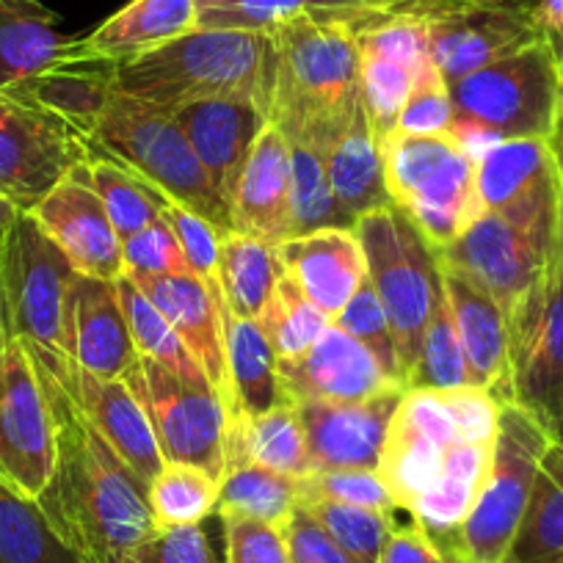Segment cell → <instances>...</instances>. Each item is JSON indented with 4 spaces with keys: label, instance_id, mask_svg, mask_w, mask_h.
Here are the masks:
<instances>
[{
    "label": "cell",
    "instance_id": "obj_1",
    "mask_svg": "<svg viewBox=\"0 0 563 563\" xmlns=\"http://www.w3.org/2000/svg\"><path fill=\"white\" fill-rule=\"evenodd\" d=\"M500 400L486 389H406L389 422L382 473L395 508L434 539L456 533L492 470Z\"/></svg>",
    "mask_w": 563,
    "mask_h": 563
},
{
    "label": "cell",
    "instance_id": "obj_2",
    "mask_svg": "<svg viewBox=\"0 0 563 563\" xmlns=\"http://www.w3.org/2000/svg\"><path fill=\"white\" fill-rule=\"evenodd\" d=\"M34 362V360H31ZM56 434L51 484L36 503L80 563H122L153 536L147 484L119 459L62 382L34 362Z\"/></svg>",
    "mask_w": 563,
    "mask_h": 563
},
{
    "label": "cell",
    "instance_id": "obj_3",
    "mask_svg": "<svg viewBox=\"0 0 563 563\" xmlns=\"http://www.w3.org/2000/svg\"><path fill=\"white\" fill-rule=\"evenodd\" d=\"M276 47L268 122L323 153L360 102V45L340 20L305 9L271 31Z\"/></svg>",
    "mask_w": 563,
    "mask_h": 563
},
{
    "label": "cell",
    "instance_id": "obj_4",
    "mask_svg": "<svg viewBox=\"0 0 563 563\" xmlns=\"http://www.w3.org/2000/svg\"><path fill=\"white\" fill-rule=\"evenodd\" d=\"M276 47L265 31L194 29L191 34L117 64L113 89L164 111L219 95H249L268 111Z\"/></svg>",
    "mask_w": 563,
    "mask_h": 563
},
{
    "label": "cell",
    "instance_id": "obj_5",
    "mask_svg": "<svg viewBox=\"0 0 563 563\" xmlns=\"http://www.w3.org/2000/svg\"><path fill=\"white\" fill-rule=\"evenodd\" d=\"M453 135L481 158L497 141L550 139L563 108V64L539 40L451 86Z\"/></svg>",
    "mask_w": 563,
    "mask_h": 563
},
{
    "label": "cell",
    "instance_id": "obj_6",
    "mask_svg": "<svg viewBox=\"0 0 563 563\" xmlns=\"http://www.w3.org/2000/svg\"><path fill=\"white\" fill-rule=\"evenodd\" d=\"M86 147L89 153L111 155L166 199L208 219L216 230L232 232L230 208L199 164L177 119L164 108L113 91Z\"/></svg>",
    "mask_w": 563,
    "mask_h": 563
},
{
    "label": "cell",
    "instance_id": "obj_7",
    "mask_svg": "<svg viewBox=\"0 0 563 563\" xmlns=\"http://www.w3.org/2000/svg\"><path fill=\"white\" fill-rule=\"evenodd\" d=\"M354 235L365 252L367 279L393 329L404 382H409L431 318L445 301L440 252L398 205L356 219Z\"/></svg>",
    "mask_w": 563,
    "mask_h": 563
},
{
    "label": "cell",
    "instance_id": "obj_8",
    "mask_svg": "<svg viewBox=\"0 0 563 563\" xmlns=\"http://www.w3.org/2000/svg\"><path fill=\"white\" fill-rule=\"evenodd\" d=\"M382 147L389 199L437 249L456 241L484 213L478 158L456 135L389 133Z\"/></svg>",
    "mask_w": 563,
    "mask_h": 563
},
{
    "label": "cell",
    "instance_id": "obj_9",
    "mask_svg": "<svg viewBox=\"0 0 563 563\" xmlns=\"http://www.w3.org/2000/svg\"><path fill=\"white\" fill-rule=\"evenodd\" d=\"M552 434L525 406H500L495 456L473 511L456 533L437 539L445 552L462 563H503L511 558L514 539L522 525L536 473Z\"/></svg>",
    "mask_w": 563,
    "mask_h": 563
},
{
    "label": "cell",
    "instance_id": "obj_10",
    "mask_svg": "<svg viewBox=\"0 0 563 563\" xmlns=\"http://www.w3.org/2000/svg\"><path fill=\"white\" fill-rule=\"evenodd\" d=\"M78 271L31 213L0 243V288L12 338L25 349L67 354L69 290Z\"/></svg>",
    "mask_w": 563,
    "mask_h": 563
},
{
    "label": "cell",
    "instance_id": "obj_11",
    "mask_svg": "<svg viewBox=\"0 0 563 563\" xmlns=\"http://www.w3.org/2000/svg\"><path fill=\"white\" fill-rule=\"evenodd\" d=\"M124 384L144 406L164 462L202 467L221 484L227 470V409L213 384H188L150 356L135 360Z\"/></svg>",
    "mask_w": 563,
    "mask_h": 563
},
{
    "label": "cell",
    "instance_id": "obj_12",
    "mask_svg": "<svg viewBox=\"0 0 563 563\" xmlns=\"http://www.w3.org/2000/svg\"><path fill=\"white\" fill-rule=\"evenodd\" d=\"M514 404L533 411L563 440V227L533 290L508 321Z\"/></svg>",
    "mask_w": 563,
    "mask_h": 563
},
{
    "label": "cell",
    "instance_id": "obj_13",
    "mask_svg": "<svg viewBox=\"0 0 563 563\" xmlns=\"http://www.w3.org/2000/svg\"><path fill=\"white\" fill-rule=\"evenodd\" d=\"M86 158L89 147L69 124L0 91V199L31 213Z\"/></svg>",
    "mask_w": 563,
    "mask_h": 563
},
{
    "label": "cell",
    "instance_id": "obj_14",
    "mask_svg": "<svg viewBox=\"0 0 563 563\" xmlns=\"http://www.w3.org/2000/svg\"><path fill=\"white\" fill-rule=\"evenodd\" d=\"M53 464L51 404L29 351L12 340L0 360V481L36 500L51 484Z\"/></svg>",
    "mask_w": 563,
    "mask_h": 563
},
{
    "label": "cell",
    "instance_id": "obj_15",
    "mask_svg": "<svg viewBox=\"0 0 563 563\" xmlns=\"http://www.w3.org/2000/svg\"><path fill=\"white\" fill-rule=\"evenodd\" d=\"M481 210L503 216L533 235L555 241L563 227V194L544 139L497 141L478 158Z\"/></svg>",
    "mask_w": 563,
    "mask_h": 563
},
{
    "label": "cell",
    "instance_id": "obj_16",
    "mask_svg": "<svg viewBox=\"0 0 563 563\" xmlns=\"http://www.w3.org/2000/svg\"><path fill=\"white\" fill-rule=\"evenodd\" d=\"M429 23L431 58L448 86L541 40L533 7L519 3H440L420 12Z\"/></svg>",
    "mask_w": 563,
    "mask_h": 563
},
{
    "label": "cell",
    "instance_id": "obj_17",
    "mask_svg": "<svg viewBox=\"0 0 563 563\" xmlns=\"http://www.w3.org/2000/svg\"><path fill=\"white\" fill-rule=\"evenodd\" d=\"M345 25L356 34L362 100L373 130L384 144L398 124L406 97L411 95L422 73L434 64L429 23L422 14H387Z\"/></svg>",
    "mask_w": 563,
    "mask_h": 563
},
{
    "label": "cell",
    "instance_id": "obj_18",
    "mask_svg": "<svg viewBox=\"0 0 563 563\" xmlns=\"http://www.w3.org/2000/svg\"><path fill=\"white\" fill-rule=\"evenodd\" d=\"M558 238L547 241V238L511 224L503 216L484 210L456 241L437 252H440L442 263L473 276L500 305L506 321H511L525 296L544 274L558 246Z\"/></svg>",
    "mask_w": 563,
    "mask_h": 563
},
{
    "label": "cell",
    "instance_id": "obj_19",
    "mask_svg": "<svg viewBox=\"0 0 563 563\" xmlns=\"http://www.w3.org/2000/svg\"><path fill=\"white\" fill-rule=\"evenodd\" d=\"M25 349V345H23ZM29 356L40 365H45L58 382L67 387L75 404L84 409L91 426L108 440V445L119 453L124 464L139 475L144 484H153L164 470V453L153 434L150 417L133 389L124 384V378H102L95 373L75 365L67 354H51V351L25 349Z\"/></svg>",
    "mask_w": 563,
    "mask_h": 563
},
{
    "label": "cell",
    "instance_id": "obj_20",
    "mask_svg": "<svg viewBox=\"0 0 563 563\" xmlns=\"http://www.w3.org/2000/svg\"><path fill=\"white\" fill-rule=\"evenodd\" d=\"M285 400H334L360 404L393 389H406L389 376L376 356L343 329L332 327L294 360H276Z\"/></svg>",
    "mask_w": 563,
    "mask_h": 563
},
{
    "label": "cell",
    "instance_id": "obj_21",
    "mask_svg": "<svg viewBox=\"0 0 563 563\" xmlns=\"http://www.w3.org/2000/svg\"><path fill=\"white\" fill-rule=\"evenodd\" d=\"M78 166L31 210V216L67 254L78 274L117 282L124 274L122 241L106 205Z\"/></svg>",
    "mask_w": 563,
    "mask_h": 563
},
{
    "label": "cell",
    "instance_id": "obj_22",
    "mask_svg": "<svg viewBox=\"0 0 563 563\" xmlns=\"http://www.w3.org/2000/svg\"><path fill=\"white\" fill-rule=\"evenodd\" d=\"M406 389H393L360 404L299 400L310 467L318 470H378L389 422Z\"/></svg>",
    "mask_w": 563,
    "mask_h": 563
},
{
    "label": "cell",
    "instance_id": "obj_23",
    "mask_svg": "<svg viewBox=\"0 0 563 563\" xmlns=\"http://www.w3.org/2000/svg\"><path fill=\"white\" fill-rule=\"evenodd\" d=\"M172 117L230 208L254 141L268 124V111L249 95H219L188 102Z\"/></svg>",
    "mask_w": 563,
    "mask_h": 563
},
{
    "label": "cell",
    "instance_id": "obj_24",
    "mask_svg": "<svg viewBox=\"0 0 563 563\" xmlns=\"http://www.w3.org/2000/svg\"><path fill=\"white\" fill-rule=\"evenodd\" d=\"M128 274V271H124ZM155 307L166 316L177 338L186 343L194 360L202 365L205 376L210 378L227 409V420L235 415V398H232L230 367H227L224 332H221V312L216 301L213 285L199 279L197 274H128Z\"/></svg>",
    "mask_w": 563,
    "mask_h": 563
},
{
    "label": "cell",
    "instance_id": "obj_25",
    "mask_svg": "<svg viewBox=\"0 0 563 563\" xmlns=\"http://www.w3.org/2000/svg\"><path fill=\"white\" fill-rule=\"evenodd\" d=\"M442 288L448 310L467 360L473 387L486 389L500 404L514 400L511 387V332L500 305L473 276L442 263Z\"/></svg>",
    "mask_w": 563,
    "mask_h": 563
},
{
    "label": "cell",
    "instance_id": "obj_26",
    "mask_svg": "<svg viewBox=\"0 0 563 563\" xmlns=\"http://www.w3.org/2000/svg\"><path fill=\"white\" fill-rule=\"evenodd\" d=\"M232 230L274 246L294 238V177L290 144L276 124H265L254 141L235 199L230 205Z\"/></svg>",
    "mask_w": 563,
    "mask_h": 563
},
{
    "label": "cell",
    "instance_id": "obj_27",
    "mask_svg": "<svg viewBox=\"0 0 563 563\" xmlns=\"http://www.w3.org/2000/svg\"><path fill=\"white\" fill-rule=\"evenodd\" d=\"M67 356L102 378H122L139 360L117 282L78 274L69 290Z\"/></svg>",
    "mask_w": 563,
    "mask_h": 563
},
{
    "label": "cell",
    "instance_id": "obj_28",
    "mask_svg": "<svg viewBox=\"0 0 563 563\" xmlns=\"http://www.w3.org/2000/svg\"><path fill=\"white\" fill-rule=\"evenodd\" d=\"M285 276L329 318L338 316L367 282V263L354 230H321L279 243Z\"/></svg>",
    "mask_w": 563,
    "mask_h": 563
},
{
    "label": "cell",
    "instance_id": "obj_29",
    "mask_svg": "<svg viewBox=\"0 0 563 563\" xmlns=\"http://www.w3.org/2000/svg\"><path fill=\"white\" fill-rule=\"evenodd\" d=\"M199 0H130L78 40L84 62L124 64L199 29Z\"/></svg>",
    "mask_w": 563,
    "mask_h": 563
},
{
    "label": "cell",
    "instance_id": "obj_30",
    "mask_svg": "<svg viewBox=\"0 0 563 563\" xmlns=\"http://www.w3.org/2000/svg\"><path fill=\"white\" fill-rule=\"evenodd\" d=\"M323 164H327L329 183H332L340 208L354 224L371 210L393 205L387 191V177H384L382 139L373 130L362 97L340 128V133L323 150Z\"/></svg>",
    "mask_w": 563,
    "mask_h": 563
},
{
    "label": "cell",
    "instance_id": "obj_31",
    "mask_svg": "<svg viewBox=\"0 0 563 563\" xmlns=\"http://www.w3.org/2000/svg\"><path fill=\"white\" fill-rule=\"evenodd\" d=\"M78 62V40L58 29L42 0H0V91L58 64Z\"/></svg>",
    "mask_w": 563,
    "mask_h": 563
},
{
    "label": "cell",
    "instance_id": "obj_32",
    "mask_svg": "<svg viewBox=\"0 0 563 563\" xmlns=\"http://www.w3.org/2000/svg\"><path fill=\"white\" fill-rule=\"evenodd\" d=\"M113 73H117V64L78 58V62L58 64V67L7 91L58 117L89 144L108 100L117 91L113 89Z\"/></svg>",
    "mask_w": 563,
    "mask_h": 563
},
{
    "label": "cell",
    "instance_id": "obj_33",
    "mask_svg": "<svg viewBox=\"0 0 563 563\" xmlns=\"http://www.w3.org/2000/svg\"><path fill=\"white\" fill-rule=\"evenodd\" d=\"M213 294L221 312V332H224L227 367H230L232 398H235V415L230 426H235L243 417H257L263 411L282 404L279 373H276V354L265 340L257 321L238 318L227 310L221 299L219 282H213Z\"/></svg>",
    "mask_w": 563,
    "mask_h": 563
},
{
    "label": "cell",
    "instance_id": "obj_34",
    "mask_svg": "<svg viewBox=\"0 0 563 563\" xmlns=\"http://www.w3.org/2000/svg\"><path fill=\"white\" fill-rule=\"evenodd\" d=\"M241 464H263L296 478L312 473L305 422L294 400H282L274 409L243 417L227 429V470Z\"/></svg>",
    "mask_w": 563,
    "mask_h": 563
},
{
    "label": "cell",
    "instance_id": "obj_35",
    "mask_svg": "<svg viewBox=\"0 0 563 563\" xmlns=\"http://www.w3.org/2000/svg\"><path fill=\"white\" fill-rule=\"evenodd\" d=\"M279 249L243 232H224L219 243V290L227 310L257 321L282 279Z\"/></svg>",
    "mask_w": 563,
    "mask_h": 563
},
{
    "label": "cell",
    "instance_id": "obj_36",
    "mask_svg": "<svg viewBox=\"0 0 563 563\" xmlns=\"http://www.w3.org/2000/svg\"><path fill=\"white\" fill-rule=\"evenodd\" d=\"M511 558L517 563H563V442L552 440L541 456Z\"/></svg>",
    "mask_w": 563,
    "mask_h": 563
},
{
    "label": "cell",
    "instance_id": "obj_37",
    "mask_svg": "<svg viewBox=\"0 0 563 563\" xmlns=\"http://www.w3.org/2000/svg\"><path fill=\"white\" fill-rule=\"evenodd\" d=\"M305 492L301 478L263 464H241L227 470L219 484V517H243L285 530L296 508H301Z\"/></svg>",
    "mask_w": 563,
    "mask_h": 563
},
{
    "label": "cell",
    "instance_id": "obj_38",
    "mask_svg": "<svg viewBox=\"0 0 563 563\" xmlns=\"http://www.w3.org/2000/svg\"><path fill=\"white\" fill-rule=\"evenodd\" d=\"M78 169L106 205L108 216L117 227L119 241H128L144 227L164 219V208L169 199L158 188L150 186L144 177L135 175L133 169L113 161L111 155L89 153V158Z\"/></svg>",
    "mask_w": 563,
    "mask_h": 563
},
{
    "label": "cell",
    "instance_id": "obj_39",
    "mask_svg": "<svg viewBox=\"0 0 563 563\" xmlns=\"http://www.w3.org/2000/svg\"><path fill=\"white\" fill-rule=\"evenodd\" d=\"M0 563H80L34 497L0 481Z\"/></svg>",
    "mask_w": 563,
    "mask_h": 563
},
{
    "label": "cell",
    "instance_id": "obj_40",
    "mask_svg": "<svg viewBox=\"0 0 563 563\" xmlns=\"http://www.w3.org/2000/svg\"><path fill=\"white\" fill-rule=\"evenodd\" d=\"M117 296L119 305H122L124 321H128L130 334H133L135 351L141 356H150L158 365H164L166 371H172L175 376H180L188 384H205L210 382L205 376L202 365L194 360L191 351L186 349L177 332L172 329V323L166 321L164 312L141 294V288L130 279L128 274H122L117 279Z\"/></svg>",
    "mask_w": 563,
    "mask_h": 563
},
{
    "label": "cell",
    "instance_id": "obj_41",
    "mask_svg": "<svg viewBox=\"0 0 563 563\" xmlns=\"http://www.w3.org/2000/svg\"><path fill=\"white\" fill-rule=\"evenodd\" d=\"M290 144V177H294V238L321 230H354L329 183L323 153L307 141Z\"/></svg>",
    "mask_w": 563,
    "mask_h": 563
},
{
    "label": "cell",
    "instance_id": "obj_42",
    "mask_svg": "<svg viewBox=\"0 0 563 563\" xmlns=\"http://www.w3.org/2000/svg\"><path fill=\"white\" fill-rule=\"evenodd\" d=\"M147 500L158 530L202 525L210 514H216L219 481L202 467L166 462L158 478L150 484Z\"/></svg>",
    "mask_w": 563,
    "mask_h": 563
},
{
    "label": "cell",
    "instance_id": "obj_43",
    "mask_svg": "<svg viewBox=\"0 0 563 563\" xmlns=\"http://www.w3.org/2000/svg\"><path fill=\"white\" fill-rule=\"evenodd\" d=\"M257 323L274 349L276 360H294L332 327V318L318 310L290 276L282 274Z\"/></svg>",
    "mask_w": 563,
    "mask_h": 563
},
{
    "label": "cell",
    "instance_id": "obj_44",
    "mask_svg": "<svg viewBox=\"0 0 563 563\" xmlns=\"http://www.w3.org/2000/svg\"><path fill=\"white\" fill-rule=\"evenodd\" d=\"M473 387L467 360H464L462 343H459L456 327H453L448 301H442L437 316L431 318L429 332L422 338L420 354L409 373L406 389H456Z\"/></svg>",
    "mask_w": 563,
    "mask_h": 563
},
{
    "label": "cell",
    "instance_id": "obj_45",
    "mask_svg": "<svg viewBox=\"0 0 563 563\" xmlns=\"http://www.w3.org/2000/svg\"><path fill=\"white\" fill-rule=\"evenodd\" d=\"M305 508L356 563H378L384 541H387V536L398 525L395 522V514L343 506V503L312 500L305 503Z\"/></svg>",
    "mask_w": 563,
    "mask_h": 563
},
{
    "label": "cell",
    "instance_id": "obj_46",
    "mask_svg": "<svg viewBox=\"0 0 563 563\" xmlns=\"http://www.w3.org/2000/svg\"><path fill=\"white\" fill-rule=\"evenodd\" d=\"M332 323L338 329H343L345 334H351L356 343L365 345V349L376 356L378 365L406 387L404 373H400L398 345H395L393 329H389V321L387 316H384V307L382 301H378L376 290H373L371 279H367L365 285L356 290L354 299L332 318Z\"/></svg>",
    "mask_w": 563,
    "mask_h": 563
},
{
    "label": "cell",
    "instance_id": "obj_47",
    "mask_svg": "<svg viewBox=\"0 0 563 563\" xmlns=\"http://www.w3.org/2000/svg\"><path fill=\"white\" fill-rule=\"evenodd\" d=\"M301 492H305L301 506L312 500H329L343 503V506L398 514L393 495H389L378 470H318V473L301 478Z\"/></svg>",
    "mask_w": 563,
    "mask_h": 563
},
{
    "label": "cell",
    "instance_id": "obj_48",
    "mask_svg": "<svg viewBox=\"0 0 563 563\" xmlns=\"http://www.w3.org/2000/svg\"><path fill=\"white\" fill-rule=\"evenodd\" d=\"M453 128H456V108H453L451 86L445 84L437 64H431L406 97L393 133L453 135Z\"/></svg>",
    "mask_w": 563,
    "mask_h": 563
},
{
    "label": "cell",
    "instance_id": "obj_49",
    "mask_svg": "<svg viewBox=\"0 0 563 563\" xmlns=\"http://www.w3.org/2000/svg\"><path fill=\"white\" fill-rule=\"evenodd\" d=\"M164 219L175 232L177 243H180L188 271L197 274L202 282H208V285L219 282V243L224 232L216 230L208 219L172 202V199L164 208Z\"/></svg>",
    "mask_w": 563,
    "mask_h": 563
},
{
    "label": "cell",
    "instance_id": "obj_50",
    "mask_svg": "<svg viewBox=\"0 0 563 563\" xmlns=\"http://www.w3.org/2000/svg\"><path fill=\"white\" fill-rule=\"evenodd\" d=\"M310 0H224L219 7L199 12V29L265 31L271 34L282 23L301 14Z\"/></svg>",
    "mask_w": 563,
    "mask_h": 563
},
{
    "label": "cell",
    "instance_id": "obj_51",
    "mask_svg": "<svg viewBox=\"0 0 563 563\" xmlns=\"http://www.w3.org/2000/svg\"><path fill=\"white\" fill-rule=\"evenodd\" d=\"M122 263L128 274L144 276L186 274L188 271L180 243L166 219H158L155 224L144 227L133 238L122 241Z\"/></svg>",
    "mask_w": 563,
    "mask_h": 563
},
{
    "label": "cell",
    "instance_id": "obj_52",
    "mask_svg": "<svg viewBox=\"0 0 563 563\" xmlns=\"http://www.w3.org/2000/svg\"><path fill=\"white\" fill-rule=\"evenodd\" d=\"M227 563H290L285 530L243 517H221Z\"/></svg>",
    "mask_w": 563,
    "mask_h": 563
},
{
    "label": "cell",
    "instance_id": "obj_53",
    "mask_svg": "<svg viewBox=\"0 0 563 563\" xmlns=\"http://www.w3.org/2000/svg\"><path fill=\"white\" fill-rule=\"evenodd\" d=\"M122 563H216V555L202 525H188L155 530L133 547Z\"/></svg>",
    "mask_w": 563,
    "mask_h": 563
},
{
    "label": "cell",
    "instance_id": "obj_54",
    "mask_svg": "<svg viewBox=\"0 0 563 563\" xmlns=\"http://www.w3.org/2000/svg\"><path fill=\"white\" fill-rule=\"evenodd\" d=\"M378 563H448V555L429 530L409 519V525H395Z\"/></svg>",
    "mask_w": 563,
    "mask_h": 563
},
{
    "label": "cell",
    "instance_id": "obj_55",
    "mask_svg": "<svg viewBox=\"0 0 563 563\" xmlns=\"http://www.w3.org/2000/svg\"><path fill=\"white\" fill-rule=\"evenodd\" d=\"M429 3L431 0H310L307 9L343 23H362L387 14H417Z\"/></svg>",
    "mask_w": 563,
    "mask_h": 563
},
{
    "label": "cell",
    "instance_id": "obj_56",
    "mask_svg": "<svg viewBox=\"0 0 563 563\" xmlns=\"http://www.w3.org/2000/svg\"><path fill=\"white\" fill-rule=\"evenodd\" d=\"M533 23L541 40L550 42L558 62L563 64V0H536Z\"/></svg>",
    "mask_w": 563,
    "mask_h": 563
},
{
    "label": "cell",
    "instance_id": "obj_57",
    "mask_svg": "<svg viewBox=\"0 0 563 563\" xmlns=\"http://www.w3.org/2000/svg\"><path fill=\"white\" fill-rule=\"evenodd\" d=\"M552 150V161H555V172H558V183H561V194H563V108H561V117H558L555 130L552 135L547 139Z\"/></svg>",
    "mask_w": 563,
    "mask_h": 563
},
{
    "label": "cell",
    "instance_id": "obj_58",
    "mask_svg": "<svg viewBox=\"0 0 563 563\" xmlns=\"http://www.w3.org/2000/svg\"><path fill=\"white\" fill-rule=\"evenodd\" d=\"M12 329H9V316H7V301H3V288H0V360L7 354V349L12 345Z\"/></svg>",
    "mask_w": 563,
    "mask_h": 563
},
{
    "label": "cell",
    "instance_id": "obj_59",
    "mask_svg": "<svg viewBox=\"0 0 563 563\" xmlns=\"http://www.w3.org/2000/svg\"><path fill=\"white\" fill-rule=\"evenodd\" d=\"M18 216H20V210L14 208V205H9L7 199H0V243H3L9 227L14 224V219H18Z\"/></svg>",
    "mask_w": 563,
    "mask_h": 563
},
{
    "label": "cell",
    "instance_id": "obj_60",
    "mask_svg": "<svg viewBox=\"0 0 563 563\" xmlns=\"http://www.w3.org/2000/svg\"><path fill=\"white\" fill-rule=\"evenodd\" d=\"M440 3H519V7H536V0H440Z\"/></svg>",
    "mask_w": 563,
    "mask_h": 563
},
{
    "label": "cell",
    "instance_id": "obj_61",
    "mask_svg": "<svg viewBox=\"0 0 563 563\" xmlns=\"http://www.w3.org/2000/svg\"><path fill=\"white\" fill-rule=\"evenodd\" d=\"M219 3H224V0H199V9H213V7H219Z\"/></svg>",
    "mask_w": 563,
    "mask_h": 563
},
{
    "label": "cell",
    "instance_id": "obj_62",
    "mask_svg": "<svg viewBox=\"0 0 563 563\" xmlns=\"http://www.w3.org/2000/svg\"><path fill=\"white\" fill-rule=\"evenodd\" d=\"M445 555H448V563H462L456 555H451V552H445Z\"/></svg>",
    "mask_w": 563,
    "mask_h": 563
},
{
    "label": "cell",
    "instance_id": "obj_63",
    "mask_svg": "<svg viewBox=\"0 0 563 563\" xmlns=\"http://www.w3.org/2000/svg\"><path fill=\"white\" fill-rule=\"evenodd\" d=\"M503 563H517V561H514V558H506V561H503Z\"/></svg>",
    "mask_w": 563,
    "mask_h": 563
},
{
    "label": "cell",
    "instance_id": "obj_64",
    "mask_svg": "<svg viewBox=\"0 0 563 563\" xmlns=\"http://www.w3.org/2000/svg\"><path fill=\"white\" fill-rule=\"evenodd\" d=\"M558 442H563V440H558Z\"/></svg>",
    "mask_w": 563,
    "mask_h": 563
}]
</instances>
